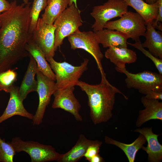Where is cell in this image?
Masks as SVG:
<instances>
[{
    "mask_svg": "<svg viewBox=\"0 0 162 162\" xmlns=\"http://www.w3.org/2000/svg\"><path fill=\"white\" fill-rule=\"evenodd\" d=\"M8 10L0 14V73L29 57L26 45L29 38L31 2L17 5L10 3Z\"/></svg>",
    "mask_w": 162,
    "mask_h": 162,
    "instance_id": "cell-1",
    "label": "cell"
},
{
    "mask_svg": "<svg viewBox=\"0 0 162 162\" xmlns=\"http://www.w3.org/2000/svg\"><path fill=\"white\" fill-rule=\"evenodd\" d=\"M101 76V81L99 84L92 85L79 81L76 85L87 96L90 118L95 125L106 122L112 118L116 93L122 94L128 99L127 96L109 82L106 75Z\"/></svg>",
    "mask_w": 162,
    "mask_h": 162,
    "instance_id": "cell-2",
    "label": "cell"
},
{
    "mask_svg": "<svg viewBox=\"0 0 162 162\" xmlns=\"http://www.w3.org/2000/svg\"><path fill=\"white\" fill-rule=\"evenodd\" d=\"M46 59L55 74L57 89L76 86L80 77L88 69L89 62V60L85 58L80 65L76 66L65 62H57L52 57Z\"/></svg>",
    "mask_w": 162,
    "mask_h": 162,
    "instance_id": "cell-3",
    "label": "cell"
},
{
    "mask_svg": "<svg viewBox=\"0 0 162 162\" xmlns=\"http://www.w3.org/2000/svg\"><path fill=\"white\" fill-rule=\"evenodd\" d=\"M81 11L74 3L65 9L53 23L55 27L54 49L56 51L63 44L64 39L82 26Z\"/></svg>",
    "mask_w": 162,
    "mask_h": 162,
    "instance_id": "cell-4",
    "label": "cell"
},
{
    "mask_svg": "<svg viewBox=\"0 0 162 162\" xmlns=\"http://www.w3.org/2000/svg\"><path fill=\"white\" fill-rule=\"evenodd\" d=\"M116 70L123 73L126 76L125 80L128 88L137 89L139 92L146 95L155 90L162 89V75L152 71L144 70L136 74L128 71L126 68H115Z\"/></svg>",
    "mask_w": 162,
    "mask_h": 162,
    "instance_id": "cell-5",
    "label": "cell"
},
{
    "mask_svg": "<svg viewBox=\"0 0 162 162\" xmlns=\"http://www.w3.org/2000/svg\"><path fill=\"white\" fill-rule=\"evenodd\" d=\"M16 152H24L29 154L32 162L57 161L61 154L52 146L32 141H24L20 138H13L10 142Z\"/></svg>",
    "mask_w": 162,
    "mask_h": 162,
    "instance_id": "cell-6",
    "label": "cell"
},
{
    "mask_svg": "<svg viewBox=\"0 0 162 162\" xmlns=\"http://www.w3.org/2000/svg\"><path fill=\"white\" fill-rule=\"evenodd\" d=\"M104 28L120 31L125 34L128 38L136 41L140 39V36H144L146 24L138 13L128 11L120 19L108 21Z\"/></svg>",
    "mask_w": 162,
    "mask_h": 162,
    "instance_id": "cell-7",
    "label": "cell"
},
{
    "mask_svg": "<svg viewBox=\"0 0 162 162\" xmlns=\"http://www.w3.org/2000/svg\"><path fill=\"white\" fill-rule=\"evenodd\" d=\"M68 37L72 49H81L89 53L94 58L101 75H106L101 63L104 56L100 50V44L94 32H81L79 29Z\"/></svg>",
    "mask_w": 162,
    "mask_h": 162,
    "instance_id": "cell-8",
    "label": "cell"
},
{
    "mask_svg": "<svg viewBox=\"0 0 162 162\" xmlns=\"http://www.w3.org/2000/svg\"><path fill=\"white\" fill-rule=\"evenodd\" d=\"M128 7L124 0H108L102 5L94 6L90 14L95 20L92 26L93 31L104 29L111 19L121 17L128 11Z\"/></svg>",
    "mask_w": 162,
    "mask_h": 162,
    "instance_id": "cell-9",
    "label": "cell"
},
{
    "mask_svg": "<svg viewBox=\"0 0 162 162\" xmlns=\"http://www.w3.org/2000/svg\"><path fill=\"white\" fill-rule=\"evenodd\" d=\"M39 96V104L35 114L33 115V125H39L43 121L46 108L50 104L51 96L57 89L55 81L38 70L36 73Z\"/></svg>",
    "mask_w": 162,
    "mask_h": 162,
    "instance_id": "cell-10",
    "label": "cell"
},
{
    "mask_svg": "<svg viewBox=\"0 0 162 162\" xmlns=\"http://www.w3.org/2000/svg\"><path fill=\"white\" fill-rule=\"evenodd\" d=\"M55 29L53 24H46L41 18H39L35 29L30 36L43 52L46 58L53 57L55 55Z\"/></svg>",
    "mask_w": 162,
    "mask_h": 162,
    "instance_id": "cell-11",
    "label": "cell"
},
{
    "mask_svg": "<svg viewBox=\"0 0 162 162\" xmlns=\"http://www.w3.org/2000/svg\"><path fill=\"white\" fill-rule=\"evenodd\" d=\"M74 86L57 89L53 94L54 98L52 107L62 109L71 113L77 121L81 122L83 119L80 113L81 105L74 94Z\"/></svg>",
    "mask_w": 162,
    "mask_h": 162,
    "instance_id": "cell-12",
    "label": "cell"
},
{
    "mask_svg": "<svg viewBox=\"0 0 162 162\" xmlns=\"http://www.w3.org/2000/svg\"><path fill=\"white\" fill-rule=\"evenodd\" d=\"M10 98L7 106L0 116V124L11 117L20 116L32 120L33 115L25 108L19 92V88L14 85L9 92Z\"/></svg>",
    "mask_w": 162,
    "mask_h": 162,
    "instance_id": "cell-13",
    "label": "cell"
},
{
    "mask_svg": "<svg viewBox=\"0 0 162 162\" xmlns=\"http://www.w3.org/2000/svg\"><path fill=\"white\" fill-rule=\"evenodd\" d=\"M132 131L142 134L146 138L147 145L146 147L143 146L141 149L147 154L148 161L161 162L162 160V145L158 141V137L161 134L154 133L152 127L138 128Z\"/></svg>",
    "mask_w": 162,
    "mask_h": 162,
    "instance_id": "cell-14",
    "label": "cell"
},
{
    "mask_svg": "<svg viewBox=\"0 0 162 162\" xmlns=\"http://www.w3.org/2000/svg\"><path fill=\"white\" fill-rule=\"evenodd\" d=\"M141 102L145 108L139 112L136 125L140 127L146 122L152 120L162 121V102L159 100L150 99L145 96L141 98Z\"/></svg>",
    "mask_w": 162,
    "mask_h": 162,
    "instance_id": "cell-15",
    "label": "cell"
},
{
    "mask_svg": "<svg viewBox=\"0 0 162 162\" xmlns=\"http://www.w3.org/2000/svg\"><path fill=\"white\" fill-rule=\"evenodd\" d=\"M105 56L120 68H125L126 64L136 62L137 59L135 52L128 47H109L105 52Z\"/></svg>",
    "mask_w": 162,
    "mask_h": 162,
    "instance_id": "cell-16",
    "label": "cell"
},
{
    "mask_svg": "<svg viewBox=\"0 0 162 162\" xmlns=\"http://www.w3.org/2000/svg\"><path fill=\"white\" fill-rule=\"evenodd\" d=\"M94 32L99 44L104 48L128 47V38L125 34L120 31L106 28Z\"/></svg>",
    "mask_w": 162,
    "mask_h": 162,
    "instance_id": "cell-17",
    "label": "cell"
},
{
    "mask_svg": "<svg viewBox=\"0 0 162 162\" xmlns=\"http://www.w3.org/2000/svg\"><path fill=\"white\" fill-rule=\"evenodd\" d=\"M30 61L20 86L19 92L22 100L23 101L30 93L37 92L38 82L35 76L38 71L36 62L30 54Z\"/></svg>",
    "mask_w": 162,
    "mask_h": 162,
    "instance_id": "cell-18",
    "label": "cell"
},
{
    "mask_svg": "<svg viewBox=\"0 0 162 162\" xmlns=\"http://www.w3.org/2000/svg\"><path fill=\"white\" fill-rule=\"evenodd\" d=\"M26 49L36 62L38 70L55 81V74L47 62L44 54L30 37L26 44Z\"/></svg>",
    "mask_w": 162,
    "mask_h": 162,
    "instance_id": "cell-19",
    "label": "cell"
},
{
    "mask_svg": "<svg viewBox=\"0 0 162 162\" xmlns=\"http://www.w3.org/2000/svg\"><path fill=\"white\" fill-rule=\"evenodd\" d=\"M144 36L145 41L141 43L143 48H147L155 57L162 59V34L157 31L150 23L146 24Z\"/></svg>",
    "mask_w": 162,
    "mask_h": 162,
    "instance_id": "cell-20",
    "label": "cell"
},
{
    "mask_svg": "<svg viewBox=\"0 0 162 162\" xmlns=\"http://www.w3.org/2000/svg\"><path fill=\"white\" fill-rule=\"evenodd\" d=\"M87 139L82 134L80 135L76 144L68 152L61 154L57 160L58 162H77L86 153L88 147L98 141Z\"/></svg>",
    "mask_w": 162,
    "mask_h": 162,
    "instance_id": "cell-21",
    "label": "cell"
},
{
    "mask_svg": "<svg viewBox=\"0 0 162 162\" xmlns=\"http://www.w3.org/2000/svg\"><path fill=\"white\" fill-rule=\"evenodd\" d=\"M128 5L133 8L144 19L146 24H152L158 16L159 7L158 1L155 3L149 4L143 0H124Z\"/></svg>",
    "mask_w": 162,
    "mask_h": 162,
    "instance_id": "cell-22",
    "label": "cell"
},
{
    "mask_svg": "<svg viewBox=\"0 0 162 162\" xmlns=\"http://www.w3.org/2000/svg\"><path fill=\"white\" fill-rule=\"evenodd\" d=\"M104 141L107 144L114 145L118 147L124 152L129 162H134L138 151L141 149L146 140L144 136L140 134L137 139L129 144L121 142L107 136L104 137Z\"/></svg>",
    "mask_w": 162,
    "mask_h": 162,
    "instance_id": "cell-23",
    "label": "cell"
},
{
    "mask_svg": "<svg viewBox=\"0 0 162 162\" xmlns=\"http://www.w3.org/2000/svg\"><path fill=\"white\" fill-rule=\"evenodd\" d=\"M70 0H47L41 18L45 23L53 24L57 17L69 6Z\"/></svg>",
    "mask_w": 162,
    "mask_h": 162,
    "instance_id": "cell-24",
    "label": "cell"
},
{
    "mask_svg": "<svg viewBox=\"0 0 162 162\" xmlns=\"http://www.w3.org/2000/svg\"><path fill=\"white\" fill-rule=\"evenodd\" d=\"M47 0H33L30 12L31 20L29 30V36L36 29L40 14L45 9L47 5Z\"/></svg>",
    "mask_w": 162,
    "mask_h": 162,
    "instance_id": "cell-25",
    "label": "cell"
},
{
    "mask_svg": "<svg viewBox=\"0 0 162 162\" xmlns=\"http://www.w3.org/2000/svg\"><path fill=\"white\" fill-rule=\"evenodd\" d=\"M17 74L15 69L11 68L0 73V90L9 93L17 80Z\"/></svg>",
    "mask_w": 162,
    "mask_h": 162,
    "instance_id": "cell-26",
    "label": "cell"
},
{
    "mask_svg": "<svg viewBox=\"0 0 162 162\" xmlns=\"http://www.w3.org/2000/svg\"><path fill=\"white\" fill-rule=\"evenodd\" d=\"M16 152L10 142L0 137V162H13Z\"/></svg>",
    "mask_w": 162,
    "mask_h": 162,
    "instance_id": "cell-27",
    "label": "cell"
},
{
    "mask_svg": "<svg viewBox=\"0 0 162 162\" xmlns=\"http://www.w3.org/2000/svg\"><path fill=\"white\" fill-rule=\"evenodd\" d=\"M141 43L140 39L135 41L134 43L127 42L128 45H130L140 50L146 56L152 60L158 70L159 74L162 75V59L155 57L149 51L145 49L142 46Z\"/></svg>",
    "mask_w": 162,
    "mask_h": 162,
    "instance_id": "cell-28",
    "label": "cell"
},
{
    "mask_svg": "<svg viewBox=\"0 0 162 162\" xmlns=\"http://www.w3.org/2000/svg\"><path fill=\"white\" fill-rule=\"evenodd\" d=\"M102 144L101 141L98 140L95 143L90 145L83 156L86 159L89 161L92 157L98 154Z\"/></svg>",
    "mask_w": 162,
    "mask_h": 162,
    "instance_id": "cell-29",
    "label": "cell"
},
{
    "mask_svg": "<svg viewBox=\"0 0 162 162\" xmlns=\"http://www.w3.org/2000/svg\"><path fill=\"white\" fill-rule=\"evenodd\" d=\"M145 96L148 98L162 100V89H157L151 91Z\"/></svg>",
    "mask_w": 162,
    "mask_h": 162,
    "instance_id": "cell-30",
    "label": "cell"
},
{
    "mask_svg": "<svg viewBox=\"0 0 162 162\" xmlns=\"http://www.w3.org/2000/svg\"><path fill=\"white\" fill-rule=\"evenodd\" d=\"M157 1L158 4V13L156 19L152 24L153 26L155 28H156L158 24L162 21V0Z\"/></svg>",
    "mask_w": 162,
    "mask_h": 162,
    "instance_id": "cell-31",
    "label": "cell"
},
{
    "mask_svg": "<svg viewBox=\"0 0 162 162\" xmlns=\"http://www.w3.org/2000/svg\"><path fill=\"white\" fill-rule=\"evenodd\" d=\"M11 6V3L7 1L0 0V14L9 10Z\"/></svg>",
    "mask_w": 162,
    "mask_h": 162,
    "instance_id": "cell-32",
    "label": "cell"
},
{
    "mask_svg": "<svg viewBox=\"0 0 162 162\" xmlns=\"http://www.w3.org/2000/svg\"><path fill=\"white\" fill-rule=\"evenodd\" d=\"M89 162H105L103 158L98 154L92 157L90 160Z\"/></svg>",
    "mask_w": 162,
    "mask_h": 162,
    "instance_id": "cell-33",
    "label": "cell"
},
{
    "mask_svg": "<svg viewBox=\"0 0 162 162\" xmlns=\"http://www.w3.org/2000/svg\"><path fill=\"white\" fill-rule=\"evenodd\" d=\"M146 3L149 4H153L156 2L158 0H143Z\"/></svg>",
    "mask_w": 162,
    "mask_h": 162,
    "instance_id": "cell-34",
    "label": "cell"
},
{
    "mask_svg": "<svg viewBox=\"0 0 162 162\" xmlns=\"http://www.w3.org/2000/svg\"><path fill=\"white\" fill-rule=\"evenodd\" d=\"M73 3H74L76 6L78 8L77 5V0H70L69 6L71 5Z\"/></svg>",
    "mask_w": 162,
    "mask_h": 162,
    "instance_id": "cell-35",
    "label": "cell"
},
{
    "mask_svg": "<svg viewBox=\"0 0 162 162\" xmlns=\"http://www.w3.org/2000/svg\"><path fill=\"white\" fill-rule=\"evenodd\" d=\"M29 0H23V1L25 4H26L29 2Z\"/></svg>",
    "mask_w": 162,
    "mask_h": 162,
    "instance_id": "cell-36",
    "label": "cell"
},
{
    "mask_svg": "<svg viewBox=\"0 0 162 162\" xmlns=\"http://www.w3.org/2000/svg\"><path fill=\"white\" fill-rule=\"evenodd\" d=\"M1 21H0V27L1 26Z\"/></svg>",
    "mask_w": 162,
    "mask_h": 162,
    "instance_id": "cell-37",
    "label": "cell"
},
{
    "mask_svg": "<svg viewBox=\"0 0 162 162\" xmlns=\"http://www.w3.org/2000/svg\"><path fill=\"white\" fill-rule=\"evenodd\" d=\"M1 91H1V90H0V92Z\"/></svg>",
    "mask_w": 162,
    "mask_h": 162,
    "instance_id": "cell-38",
    "label": "cell"
}]
</instances>
